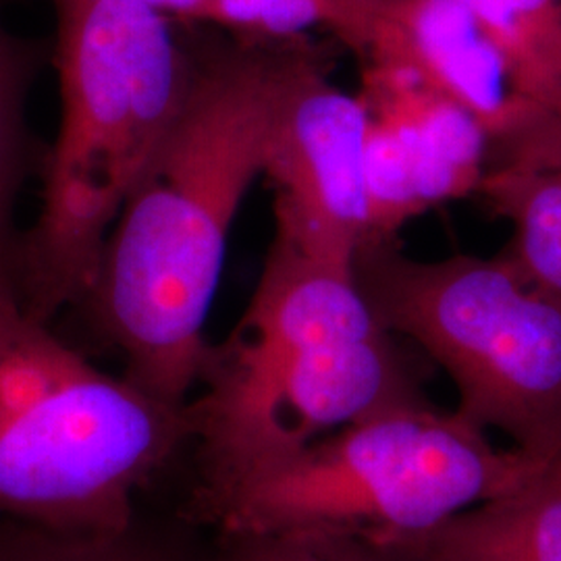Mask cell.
I'll return each mask as SVG.
<instances>
[{"label": "cell", "mask_w": 561, "mask_h": 561, "mask_svg": "<svg viewBox=\"0 0 561 561\" xmlns=\"http://www.w3.org/2000/svg\"><path fill=\"white\" fill-rule=\"evenodd\" d=\"M194 78L180 115L113 225L76 306L125 360L123 379L169 405L198 387L229 231L264 171L306 36L187 34Z\"/></svg>", "instance_id": "1"}, {"label": "cell", "mask_w": 561, "mask_h": 561, "mask_svg": "<svg viewBox=\"0 0 561 561\" xmlns=\"http://www.w3.org/2000/svg\"><path fill=\"white\" fill-rule=\"evenodd\" d=\"M202 396L187 401L201 481L236 479L381 410L424 400L354 266L275 238L233 333L210 345Z\"/></svg>", "instance_id": "2"}, {"label": "cell", "mask_w": 561, "mask_h": 561, "mask_svg": "<svg viewBox=\"0 0 561 561\" xmlns=\"http://www.w3.org/2000/svg\"><path fill=\"white\" fill-rule=\"evenodd\" d=\"M59 131L41 159V210L15 241L23 308L50 322L76 308L106 238L194 78V50L171 18L138 0H50Z\"/></svg>", "instance_id": "3"}, {"label": "cell", "mask_w": 561, "mask_h": 561, "mask_svg": "<svg viewBox=\"0 0 561 561\" xmlns=\"http://www.w3.org/2000/svg\"><path fill=\"white\" fill-rule=\"evenodd\" d=\"M185 445H194L187 403H162L99 370L23 308L11 262L0 261V518L117 528Z\"/></svg>", "instance_id": "4"}, {"label": "cell", "mask_w": 561, "mask_h": 561, "mask_svg": "<svg viewBox=\"0 0 561 561\" xmlns=\"http://www.w3.org/2000/svg\"><path fill=\"white\" fill-rule=\"evenodd\" d=\"M545 463L495 447L456 412L410 401L194 493L185 516L210 530L324 528L398 547L518 486Z\"/></svg>", "instance_id": "5"}, {"label": "cell", "mask_w": 561, "mask_h": 561, "mask_svg": "<svg viewBox=\"0 0 561 561\" xmlns=\"http://www.w3.org/2000/svg\"><path fill=\"white\" fill-rule=\"evenodd\" d=\"M354 277L382 327L449 375L456 414L537 461L561 454V306L502 254L414 261L362 248Z\"/></svg>", "instance_id": "6"}, {"label": "cell", "mask_w": 561, "mask_h": 561, "mask_svg": "<svg viewBox=\"0 0 561 561\" xmlns=\"http://www.w3.org/2000/svg\"><path fill=\"white\" fill-rule=\"evenodd\" d=\"M317 46L280 102L262 175L275 190V238L319 261L354 266L366 241L360 94L337 88Z\"/></svg>", "instance_id": "7"}, {"label": "cell", "mask_w": 561, "mask_h": 561, "mask_svg": "<svg viewBox=\"0 0 561 561\" xmlns=\"http://www.w3.org/2000/svg\"><path fill=\"white\" fill-rule=\"evenodd\" d=\"M356 57L408 71L458 102L502 157L542 125L460 0H373Z\"/></svg>", "instance_id": "8"}, {"label": "cell", "mask_w": 561, "mask_h": 561, "mask_svg": "<svg viewBox=\"0 0 561 561\" xmlns=\"http://www.w3.org/2000/svg\"><path fill=\"white\" fill-rule=\"evenodd\" d=\"M360 99L403 141L428 208L479 192L491 146L479 121L408 71L362 65Z\"/></svg>", "instance_id": "9"}, {"label": "cell", "mask_w": 561, "mask_h": 561, "mask_svg": "<svg viewBox=\"0 0 561 561\" xmlns=\"http://www.w3.org/2000/svg\"><path fill=\"white\" fill-rule=\"evenodd\" d=\"M398 547L419 561H561V454L518 486Z\"/></svg>", "instance_id": "10"}, {"label": "cell", "mask_w": 561, "mask_h": 561, "mask_svg": "<svg viewBox=\"0 0 561 561\" xmlns=\"http://www.w3.org/2000/svg\"><path fill=\"white\" fill-rule=\"evenodd\" d=\"M514 227L503 252L522 279L561 306V136L535 131L484 171L479 192Z\"/></svg>", "instance_id": "11"}, {"label": "cell", "mask_w": 561, "mask_h": 561, "mask_svg": "<svg viewBox=\"0 0 561 561\" xmlns=\"http://www.w3.org/2000/svg\"><path fill=\"white\" fill-rule=\"evenodd\" d=\"M198 522L144 518L140 512L117 528L59 530L0 518V561H215L213 541L196 535Z\"/></svg>", "instance_id": "12"}, {"label": "cell", "mask_w": 561, "mask_h": 561, "mask_svg": "<svg viewBox=\"0 0 561 561\" xmlns=\"http://www.w3.org/2000/svg\"><path fill=\"white\" fill-rule=\"evenodd\" d=\"M542 125L561 108V0H460ZM541 125V127H542Z\"/></svg>", "instance_id": "13"}, {"label": "cell", "mask_w": 561, "mask_h": 561, "mask_svg": "<svg viewBox=\"0 0 561 561\" xmlns=\"http://www.w3.org/2000/svg\"><path fill=\"white\" fill-rule=\"evenodd\" d=\"M46 57L38 42L21 38L0 20V261H13V213L36 162L27 106Z\"/></svg>", "instance_id": "14"}, {"label": "cell", "mask_w": 561, "mask_h": 561, "mask_svg": "<svg viewBox=\"0 0 561 561\" xmlns=\"http://www.w3.org/2000/svg\"><path fill=\"white\" fill-rule=\"evenodd\" d=\"M373 0H208L201 25L254 38H296L310 27H327L354 55Z\"/></svg>", "instance_id": "15"}, {"label": "cell", "mask_w": 561, "mask_h": 561, "mask_svg": "<svg viewBox=\"0 0 561 561\" xmlns=\"http://www.w3.org/2000/svg\"><path fill=\"white\" fill-rule=\"evenodd\" d=\"M215 561H419L393 545L324 528L213 530Z\"/></svg>", "instance_id": "16"}, {"label": "cell", "mask_w": 561, "mask_h": 561, "mask_svg": "<svg viewBox=\"0 0 561 561\" xmlns=\"http://www.w3.org/2000/svg\"><path fill=\"white\" fill-rule=\"evenodd\" d=\"M162 15L183 23H198L208 0H138Z\"/></svg>", "instance_id": "17"}, {"label": "cell", "mask_w": 561, "mask_h": 561, "mask_svg": "<svg viewBox=\"0 0 561 561\" xmlns=\"http://www.w3.org/2000/svg\"><path fill=\"white\" fill-rule=\"evenodd\" d=\"M537 131H549V134H560L561 136V108L553 119L547 121Z\"/></svg>", "instance_id": "18"}]
</instances>
